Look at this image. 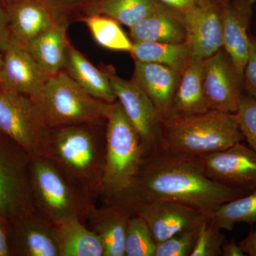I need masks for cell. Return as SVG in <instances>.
I'll return each instance as SVG.
<instances>
[{"label":"cell","instance_id":"7","mask_svg":"<svg viewBox=\"0 0 256 256\" xmlns=\"http://www.w3.org/2000/svg\"><path fill=\"white\" fill-rule=\"evenodd\" d=\"M0 133L33 158H47L50 128L30 96L0 90Z\"/></svg>","mask_w":256,"mask_h":256},{"label":"cell","instance_id":"25","mask_svg":"<svg viewBox=\"0 0 256 256\" xmlns=\"http://www.w3.org/2000/svg\"><path fill=\"white\" fill-rule=\"evenodd\" d=\"M130 53L134 62L162 64L180 75L192 57L186 42L178 44L133 42L132 50Z\"/></svg>","mask_w":256,"mask_h":256},{"label":"cell","instance_id":"40","mask_svg":"<svg viewBox=\"0 0 256 256\" xmlns=\"http://www.w3.org/2000/svg\"><path fill=\"white\" fill-rule=\"evenodd\" d=\"M1 50H0V72H1L2 66L3 62V54H2Z\"/></svg>","mask_w":256,"mask_h":256},{"label":"cell","instance_id":"30","mask_svg":"<svg viewBox=\"0 0 256 256\" xmlns=\"http://www.w3.org/2000/svg\"><path fill=\"white\" fill-rule=\"evenodd\" d=\"M50 8L58 24L68 25L92 14L99 0H42Z\"/></svg>","mask_w":256,"mask_h":256},{"label":"cell","instance_id":"20","mask_svg":"<svg viewBox=\"0 0 256 256\" xmlns=\"http://www.w3.org/2000/svg\"><path fill=\"white\" fill-rule=\"evenodd\" d=\"M132 42H154L178 44L186 41L182 15L164 6L130 28Z\"/></svg>","mask_w":256,"mask_h":256},{"label":"cell","instance_id":"19","mask_svg":"<svg viewBox=\"0 0 256 256\" xmlns=\"http://www.w3.org/2000/svg\"><path fill=\"white\" fill-rule=\"evenodd\" d=\"M132 215L118 204L92 207L86 223L104 244V256H126V235Z\"/></svg>","mask_w":256,"mask_h":256},{"label":"cell","instance_id":"9","mask_svg":"<svg viewBox=\"0 0 256 256\" xmlns=\"http://www.w3.org/2000/svg\"><path fill=\"white\" fill-rule=\"evenodd\" d=\"M196 159L212 181L246 194L256 190V152L242 142Z\"/></svg>","mask_w":256,"mask_h":256},{"label":"cell","instance_id":"2","mask_svg":"<svg viewBox=\"0 0 256 256\" xmlns=\"http://www.w3.org/2000/svg\"><path fill=\"white\" fill-rule=\"evenodd\" d=\"M47 158L96 200L105 168L106 124L50 129Z\"/></svg>","mask_w":256,"mask_h":256},{"label":"cell","instance_id":"14","mask_svg":"<svg viewBox=\"0 0 256 256\" xmlns=\"http://www.w3.org/2000/svg\"><path fill=\"white\" fill-rule=\"evenodd\" d=\"M220 3H210L182 13L192 56L206 60L224 48Z\"/></svg>","mask_w":256,"mask_h":256},{"label":"cell","instance_id":"5","mask_svg":"<svg viewBox=\"0 0 256 256\" xmlns=\"http://www.w3.org/2000/svg\"><path fill=\"white\" fill-rule=\"evenodd\" d=\"M30 183L35 210L50 223L77 218L86 224L95 200L48 158H32Z\"/></svg>","mask_w":256,"mask_h":256},{"label":"cell","instance_id":"18","mask_svg":"<svg viewBox=\"0 0 256 256\" xmlns=\"http://www.w3.org/2000/svg\"><path fill=\"white\" fill-rule=\"evenodd\" d=\"M6 8L11 42L24 47L58 24L42 0H15Z\"/></svg>","mask_w":256,"mask_h":256},{"label":"cell","instance_id":"28","mask_svg":"<svg viewBox=\"0 0 256 256\" xmlns=\"http://www.w3.org/2000/svg\"><path fill=\"white\" fill-rule=\"evenodd\" d=\"M80 21L86 24L95 41L108 50L130 52L133 42L114 18L99 14H89Z\"/></svg>","mask_w":256,"mask_h":256},{"label":"cell","instance_id":"11","mask_svg":"<svg viewBox=\"0 0 256 256\" xmlns=\"http://www.w3.org/2000/svg\"><path fill=\"white\" fill-rule=\"evenodd\" d=\"M203 82L210 110L236 112L244 95V76L224 48L204 60Z\"/></svg>","mask_w":256,"mask_h":256},{"label":"cell","instance_id":"29","mask_svg":"<svg viewBox=\"0 0 256 256\" xmlns=\"http://www.w3.org/2000/svg\"><path fill=\"white\" fill-rule=\"evenodd\" d=\"M156 245L146 220L139 215H132L126 235V256H154Z\"/></svg>","mask_w":256,"mask_h":256},{"label":"cell","instance_id":"32","mask_svg":"<svg viewBox=\"0 0 256 256\" xmlns=\"http://www.w3.org/2000/svg\"><path fill=\"white\" fill-rule=\"evenodd\" d=\"M244 140L256 152V100L249 95L242 96L236 112Z\"/></svg>","mask_w":256,"mask_h":256},{"label":"cell","instance_id":"26","mask_svg":"<svg viewBox=\"0 0 256 256\" xmlns=\"http://www.w3.org/2000/svg\"><path fill=\"white\" fill-rule=\"evenodd\" d=\"M164 6L158 0H99L92 14L108 16L131 28Z\"/></svg>","mask_w":256,"mask_h":256},{"label":"cell","instance_id":"24","mask_svg":"<svg viewBox=\"0 0 256 256\" xmlns=\"http://www.w3.org/2000/svg\"><path fill=\"white\" fill-rule=\"evenodd\" d=\"M60 256H104L100 238L78 218L55 225Z\"/></svg>","mask_w":256,"mask_h":256},{"label":"cell","instance_id":"23","mask_svg":"<svg viewBox=\"0 0 256 256\" xmlns=\"http://www.w3.org/2000/svg\"><path fill=\"white\" fill-rule=\"evenodd\" d=\"M67 28V25L58 24L32 40L25 47L42 70L50 77L64 70L70 43L66 36Z\"/></svg>","mask_w":256,"mask_h":256},{"label":"cell","instance_id":"21","mask_svg":"<svg viewBox=\"0 0 256 256\" xmlns=\"http://www.w3.org/2000/svg\"><path fill=\"white\" fill-rule=\"evenodd\" d=\"M204 66L203 58L192 56L188 60L180 75L175 94L174 116L202 114L210 110L204 88Z\"/></svg>","mask_w":256,"mask_h":256},{"label":"cell","instance_id":"39","mask_svg":"<svg viewBox=\"0 0 256 256\" xmlns=\"http://www.w3.org/2000/svg\"><path fill=\"white\" fill-rule=\"evenodd\" d=\"M222 256H244L245 252L234 240L224 242L222 248Z\"/></svg>","mask_w":256,"mask_h":256},{"label":"cell","instance_id":"15","mask_svg":"<svg viewBox=\"0 0 256 256\" xmlns=\"http://www.w3.org/2000/svg\"><path fill=\"white\" fill-rule=\"evenodd\" d=\"M4 53L0 90L30 97L40 92L50 76L42 70L26 48L11 42Z\"/></svg>","mask_w":256,"mask_h":256},{"label":"cell","instance_id":"34","mask_svg":"<svg viewBox=\"0 0 256 256\" xmlns=\"http://www.w3.org/2000/svg\"><path fill=\"white\" fill-rule=\"evenodd\" d=\"M244 90L256 100V37L249 36L248 57L244 70Z\"/></svg>","mask_w":256,"mask_h":256},{"label":"cell","instance_id":"33","mask_svg":"<svg viewBox=\"0 0 256 256\" xmlns=\"http://www.w3.org/2000/svg\"><path fill=\"white\" fill-rule=\"evenodd\" d=\"M197 230L182 232L159 242L154 256H191Z\"/></svg>","mask_w":256,"mask_h":256},{"label":"cell","instance_id":"12","mask_svg":"<svg viewBox=\"0 0 256 256\" xmlns=\"http://www.w3.org/2000/svg\"><path fill=\"white\" fill-rule=\"evenodd\" d=\"M134 214L146 220L156 244L182 232L196 230L210 218L202 210L166 200L142 204L136 208Z\"/></svg>","mask_w":256,"mask_h":256},{"label":"cell","instance_id":"1","mask_svg":"<svg viewBox=\"0 0 256 256\" xmlns=\"http://www.w3.org/2000/svg\"><path fill=\"white\" fill-rule=\"evenodd\" d=\"M246 194L207 178L196 158L158 148L146 154L132 185L108 203L121 205L134 215V210L142 204L171 200L202 210L210 217L222 204Z\"/></svg>","mask_w":256,"mask_h":256},{"label":"cell","instance_id":"38","mask_svg":"<svg viewBox=\"0 0 256 256\" xmlns=\"http://www.w3.org/2000/svg\"><path fill=\"white\" fill-rule=\"evenodd\" d=\"M238 245L246 255L256 256V229L252 230L246 238L239 242Z\"/></svg>","mask_w":256,"mask_h":256},{"label":"cell","instance_id":"3","mask_svg":"<svg viewBox=\"0 0 256 256\" xmlns=\"http://www.w3.org/2000/svg\"><path fill=\"white\" fill-rule=\"evenodd\" d=\"M242 141L244 137L235 114L208 110L161 120L158 148L197 158L224 150Z\"/></svg>","mask_w":256,"mask_h":256},{"label":"cell","instance_id":"6","mask_svg":"<svg viewBox=\"0 0 256 256\" xmlns=\"http://www.w3.org/2000/svg\"><path fill=\"white\" fill-rule=\"evenodd\" d=\"M50 129L106 124L108 102L86 92L63 70L30 96Z\"/></svg>","mask_w":256,"mask_h":256},{"label":"cell","instance_id":"13","mask_svg":"<svg viewBox=\"0 0 256 256\" xmlns=\"http://www.w3.org/2000/svg\"><path fill=\"white\" fill-rule=\"evenodd\" d=\"M12 256H60L55 225L36 210L10 222Z\"/></svg>","mask_w":256,"mask_h":256},{"label":"cell","instance_id":"4","mask_svg":"<svg viewBox=\"0 0 256 256\" xmlns=\"http://www.w3.org/2000/svg\"><path fill=\"white\" fill-rule=\"evenodd\" d=\"M146 156L140 138L119 101L109 104L106 114V161L100 193L106 203L132 185Z\"/></svg>","mask_w":256,"mask_h":256},{"label":"cell","instance_id":"22","mask_svg":"<svg viewBox=\"0 0 256 256\" xmlns=\"http://www.w3.org/2000/svg\"><path fill=\"white\" fill-rule=\"evenodd\" d=\"M64 70L79 86L92 97L108 104L118 100L104 69L96 68L70 43L68 44Z\"/></svg>","mask_w":256,"mask_h":256},{"label":"cell","instance_id":"27","mask_svg":"<svg viewBox=\"0 0 256 256\" xmlns=\"http://www.w3.org/2000/svg\"><path fill=\"white\" fill-rule=\"evenodd\" d=\"M216 226L232 232L236 224L256 223V188L235 200L220 205L210 216Z\"/></svg>","mask_w":256,"mask_h":256},{"label":"cell","instance_id":"31","mask_svg":"<svg viewBox=\"0 0 256 256\" xmlns=\"http://www.w3.org/2000/svg\"><path fill=\"white\" fill-rule=\"evenodd\" d=\"M226 236L210 218L197 230L196 242L191 256H220Z\"/></svg>","mask_w":256,"mask_h":256},{"label":"cell","instance_id":"35","mask_svg":"<svg viewBox=\"0 0 256 256\" xmlns=\"http://www.w3.org/2000/svg\"><path fill=\"white\" fill-rule=\"evenodd\" d=\"M162 4L165 5L170 9L174 10L178 12L182 13L194 8L210 3H220L223 4L226 0H158Z\"/></svg>","mask_w":256,"mask_h":256},{"label":"cell","instance_id":"36","mask_svg":"<svg viewBox=\"0 0 256 256\" xmlns=\"http://www.w3.org/2000/svg\"><path fill=\"white\" fill-rule=\"evenodd\" d=\"M10 43H11V37H10L8 10L2 0H0V50L4 52L8 50Z\"/></svg>","mask_w":256,"mask_h":256},{"label":"cell","instance_id":"41","mask_svg":"<svg viewBox=\"0 0 256 256\" xmlns=\"http://www.w3.org/2000/svg\"><path fill=\"white\" fill-rule=\"evenodd\" d=\"M2 1L3 2H4L5 6H8V5L11 4V3L13 2L15 0H2Z\"/></svg>","mask_w":256,"mask_h":256},{"label":"cell","instance_id":"8","mask_svg":"<svg viewBox=\"0 0 256 256\" xmlns=\"http://www.w3.org/2000/svg\"><path fill=\"white\" fill-rule=\"evenodd\" d=\"M32 158L0 133V217L8 222L35 210L30 183Z\"/></svg>","mask_w":256,"mask_h":256},{"label":"cell","instance_id":"10","mask_svg":"<svg viewBox=\"0 0 256 256\" xmlns=\"http://www.w3.org/2000/svg\"><path fill=\"white\" fill-rule=\"evenodd\" d=\"M104 70L110 80L117 100L139 134L146 154L158 149L161 120L150 99L132 80L119 77L112 66H106Z\"/></svg>","mask_w":256,"mask_h":256},{"label":"cell","instance_id":"17","mask_svg":"<svg viewBox=\"0 0 256 256\" xmlns=\"http://www.w3.org/2000/svg\"><path fill=\"white\" fill-rule=\"evenodd\" d=\"M180 74L162 64L136 62L132 80L150 99L161 120L171 118Z\"/></svg>","mask_w":256,"mask_h":256},{"label":"cell","instance_id":"37","mask_svg":"<svg viewBox=\"0 0 256 256\" xmlns=\"http://www.w3.org/2000/svg\"><path fill=\"white\" fill-rule=\"evenodd\" d=\"M0 256H12L10 245V222L0 217Z\"/></svg>","mask_w":256,"mask_h":256},{"label":"cell","instance_id":"16","mask_svg":"<svg viewBox=\"0 0 256 256\" xmlns=\"http://www.w3.org/2000/svg\"><path fill=\"white\" fill-rule=\"evenodd\" d=\"M256 0H226L222 5L224 48L244 76L249 52V28Z\"/></svg>","mask_w":256,"mask_h":256}]
</instances>
